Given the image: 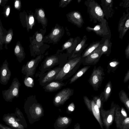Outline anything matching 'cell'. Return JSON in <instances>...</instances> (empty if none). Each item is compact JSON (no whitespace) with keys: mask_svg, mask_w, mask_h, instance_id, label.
I'll return each mask as SVG.
<instances>
[{"mask_svg":"<svg viewBox=\"0 0 129 129\" xmlns=\"http://www.w3.org/2000/svg\"><path fill=\"white\" fill-rule=\"evenodd\" d=\"M24 108L30 124L38 121L44 115V110L42 105L38 102L35 95H32L27 98Z\"/></svg>","mask_w":129,"mask_h":129,"instance_id":"6da1fadb","label":"cell"},{"mask_svg":"<svg viewBox=\"0 0 129 129\" xmlns=\"http://www.w3.org/2000/svg\"><path fill=\"white\" fill-rule=\"evenodd\" d=\"M83 60V58L81 56L68 59L53 80L62 82L64 80L70 78L76 72L82 64Z\"/></svg>","mask_w":129,"mask_h":129,"instance_id":"7a4b0ae2","label":"cell"},{"mask_svg":"<svg viewBox=\"0 0 129 129\" xmlns=\"http://www.w3.org/2000/svg\"><path fill=\"white\" fill-rule=\"evenodd\" d=\"M2 120L8 126L14 129H25L27 127V124L22 113L17 107L14 113L5 114Z\"/></svg>","mask_w":129,"mask_h":129,"instance_id":"3957f363","label":"cell"},{"mask_svg":"<svg viewBox=\"0 0 129 129\" xmlns=\"http://www.w3.org/2000/svg\"><path fill=\"white\" fill-rule=\"evenodd\" d=\"M68 59L67 58L56 56L47 57L39 67L38 72L35 75L36 78H41L45 73L57 65L62 67Z\"/></svg>","mask_w":129,"mask_h":129,"instance_id":"277c9868","label":"cell"},{"mask_svg":"<svg viewBox=\"0 0 129 129\" xmlns=\"http://www.w3.org/2000/svg\"><path fill=\"white\" fill-rule=\"evenodd\" d=\"M84 4L90 20L94 23L101 22L104 20L105 15L100 5L93 0L86 1Z\"/></svg>","mask_w":129,"mask_h":129,"instance_id":"5b68a950","label":"cell"},{"mask_svg":"<svg viewBox=\"0 0 129 129\" xmlns=\"http://www.w3.org/2000/svg\"><path fill=\"white\" fill-rule=\"evenodd\" d=\"M104 75L103 69L101 67L94 66L88 82L95 90H98L101 86Z\"/></svg>","mask_w":129,"mask_h":129,"instance_id":"8992f818","label":"cell"},{"mask_svg":"<svg viewBox=\"0 0 129 129\" xmlns=\"http://www.w3.org/2000/svg\"><path fill=\"white\" fill-rule=\"evenodd\" d=\"M88 31H93L103 38L111 39V34L108 23L104 19L93 27L88 26L86 28Z\"/></svg>","mask_w":129,"mask_h":129,"instance_id":"52a82bcc","label":"cell"},{"mask_svg":"<svg viewBox=\"0 0 129 129\" xmlns=\"http://www.w3.org/2000/svg\"><path fill=\"white\" fill-rule=\"evenodd\" d=\"M43 57V56H40L27 62L22 67V73L26 77L33 78L36 68Z\"/></svg>","mask_w":129,"mask_h":129,"instance_id":"ba28073f","label":"cell"},{"mask_svg":"<svg viewBox=\"0 0 129 129\" xmlns=\"http://www.w3.org/2000/svg\"><path fill=\"white\" fill-rule=\"evenodd\" d=\"M74 94V90L67 88L61 90L55 96L53 100V104L59 107L63 105Z\"/></svg>","mask_w":129,"mask_h":129,"instance_id":"9c48e42d","label":"cell"},{"mask_svg":"<svg viewBox=\"0 0 129 129\" xmlns=\"http://www.w3.org/2000/svg\"><path fill=\"white\" fill-rule=\"evenodd\" d=\"M20 84L17 78L13 79L11 85L7 90L3 91V96L7 101L12 102L15 97L17 98L19 95V90Z\"/></svg>","mask_w":129,"mask_h":129,"instance_id":"30bf717a","label":"cell"},{"mask_svg":"<svg viewBox=\"0 0 129 129\" xmlns=\"http://www.w3.org/2000/svg\"><path fill=\"white\" fill-rule=\"evenodd\" d=\"M62 68L58 66L45 73L38 79L39 84L41 86H44L53 81Z\"/></svg>","mask_w":129,"mask_h":129,"instance_id":"8fae6325","label":"cell"},{"mask_svg":"<svg viewBox=\"0 0 129 129\" xmlns=\"http://www.w3.org/2000/svg\"><path fill=\"white\" fill-rule=\"evenodd\" d=\"M103 42L92 53L83 58L82 63L83 65H94L98 62L102 55L101 54V49Z\"/></svg>","mask_w":129,"mask_h":129,"instance_id":"7c38bea8","label":"cell"},{"mask_svg":"<svg viewBox=\"0 0 129 129\" xmlns=\"http://www.w3.org/2000/svg\"><path fill=\"white\" fill-rule=\"evenodd\" d=\"M129 13L128 11L126 13H124L120 19L118 26L119 37L122 39L129 29Z\"/></svg>","mask_w":129,"mask_h":129,"instance_id":"4fadbf2b","label":"cell"},{"mask_svg":"<svg viewBox=\"0 0 129 129\" xmlns=\"http://www.w3.org/2000/svg\"><path fill=\"white\" fill-rule=\"evenodd\" d=\"M11 72L8 62H4L0 67V83L2 84H7L10 80Z\"/></svg>","mask_w":129,"mask_h":129,"instance_id":"5bb4252c","label":"cell"},{"mask_svg":"<svg viewBox=\"0 0 129 129\" xmlns=\"http://www.w3.org/2000/svg\"><path fill=\"white\" fill-rule=\"evenodd\" d=\"M101 1V5L102 7L103 12L105 16L108 19L113 16L114 13L113 1L112 0H102Z\"/></svg>","mask_w":129,"mask_h":129,"instance_id":"9a60e30c","label":"cell"},{"mask_svg":"<svg viewBox=\"0 0 129 129\" xmlns=\"http://www.w3.org/2000/svg\"><path fill=\"white\" fill-rule=\"evenodd\" d=\"M67 84V83L54 81L43 86V88L46 92H54L61 89L62 87L66 86Z\"/></svg>","mask_w":129,"mask_h":129,"instance_id":"2e32d148","label":"cell"},{"mask_svg":"<svg viewBox=\"0 0 129 129\" xmlns=\"http://www.w3.org/2000/svg\"><path fill=\"white\" fill-rule=\"evenodd\" d=\"M87 40V38L86 36H84L76 47L74 52L71 58L75 57L81 56V53H82L83 51L88 45V44L86 43Z\"/></svg>","mask_w":129,"mask_h":129,"instance_id":"e0dca14e","label":"cell"},{"mask_svg":"<svg viewBox=\"0 0 129 129\" xmlns=\"http://www.w3.org/2000/svg\"><path fill=\"white\" fill-rule=\"evenodd\" d=\"M70 119L67 117L59 116L54 124L55 129H64L70 123Z\"/></svg>","mask_w":129,"mask_h":129,"instance_id":"ac0fdd59","label":"cell"},{"mask_svg":"<svg viewBox=\"0 0 129 129\" xmlns=\"http://www.w3.org/2000/svg\"><path fill=\"white\" fill-rule=\"evenodd\" d=\"M84 99L86 104L87 105H89L91 107L94 116L100 123L101 124V122L100 119L99 109L94 101L93 100H90L87 96H84Z\"/></svg>","mask_w":129,"mask_h":129,"instance_id":"d6986e66","label":"cell"},{"mask_svg":"<svg viewBox=\"0 0 129 129\" xmlns=\"http://www.w3.org/2000/svg\"><path fill=\"white\" fill-rule=\"evenodd\" d=\"M103 41V38L100 41L92 42L82 52L81 57L84 58L89 55L100 45Z\"/></svg>","mask_w":129,"mask_h":129,"instance_id":"ffe728a7","label":"cell"},{"mask_svg":"<svg viewBox=\"0 0 129 129\" xmlns=\"http://www.w3.org/2000/svg\"><path fill=\"white\" fill-rule=\"evenodd\" d=\"M112 44L110 39L103 38V41L101 49L102 55L104 54L107 56H109L111 52Z\"/></svg>","mask_w":129,"mask_h":129,"instance_id":"44dd1931","label":"cell"},{"mask_svg":"<svg viewBox=\"0 0 129 129\" xmlns=\"http://www.w3.org/2000/svg\"><path fill=\"white\" fill-rule=\"evenodd\" d=\"M112 89L111 81H109L107 83L104 91L101 94L100 96L102 100H107L111 94Z\"/></svg>","mask_w":129,"mask_h":129,"instance_id":"7402d4cb","label":"cell"},{"mask_svg":"<svg viewBox=\"0 0 129 129\" xmlns=\"http://www.w3.org/2000/svg\"><path fill=\"white\" fill-rule=\"evenodd\" d=\"M90 67V66L89 65H86L79 70L70 79L69 83L72 84L76 81L82 76L87 71Z\"/></svg>","mask_w":129,"mask_h":129,"instance_id":"603a6c76","label":"cell"},{"mask_svg":"<svg viewBox=\"0 0 129 129\" xmlns=\"http://www.w3.org/2000/svg\"><path fill=\"white\" fill-rule=\"evenodd\" d=\"M119 64V61L116 59H114L109 63L107 67V72L108 73L114 72L118 68Z\"/></svg>","mask_w":129,"mask_h":129,"instance_id":"cb8c5ba5","label":"cell"},{"mask_svg":"<svg viewBox=\"0 0 129 129\" xmlns=\"http://www.w3.org/2000/svg\"><path fill=\"white\" fill-rule=\"evenodd\" d=\"M119 98L127 106L128 109L129 108V99L127 94L124 90H121L119 93Z\"/></svg>","mask_w":129,"mask_h":129,"instance_id":"d4e9b609","label":"cell"},{"mask_svg":"<svg viewBox=\"0 0 129 129\" xmlns=\"http://www.w3.org/2000/svg\"><path fill=\"white\" fill-rule=\"evenodd\" d=\"M24 82L25 85L27 87H33L34 85V79L33 78L30 77H26Z\"/></svg>","mask_w":129,"mask_h":129,"instance_id":"484cf974","label":"cell"},{"mask_svg":"<svg viewBox=\"0 0 129 129\" xmlns=\"http://www.w3.org/2000/svg\"><path fill=\"white\" fill-rule=\"evenodd\" d=\"M95 96L93 98V100L95 102L98 108H100L101 105V98L99 96Z\"/></svg>","mask_w":129,"mask_h":129,"instance_id":"4316f807","label":"cell"},{"mask_svg":"<svg viewBox=\"0 0 129 129\" xmlns=\"http://www.w3.org/2000/svg\"><path fill=\"white\" fill-rule=\"evenodd\" d=\"M75 105L73 103H71L67 107V110L69 111L72 112L74 110Z\"/></svg>","mask_w":129,"mask_h":129,"instance_id":"83f0119b","label":"cell"},{"mask_svg":"<svg viewBox=\"0 0 129 129\" xmlns=\"http://www.w3.org/2000/svg\"><path fill=\"white\" fill-rule=\"evenodd\" d=\"M129 80V70L127 71V72L125 75L124 77L123 82L125 83L127 82Z\"/></svg>","mask_w":129,"mask_h":129,"instance_id":"f1b7e54d","label":"cell"},{"mask_svg":"<svg viewBox=\"0 0 129 129\" xmlns=\"http://www.w3.org/2000/svg\"><path fill=\"white\" fill-rule=\"evenodd\" d=\"M0 129H14L9 126L0 123Z\"/></svg>","mask_w":129,"mask_h":129,"instance_id":"f546056e","label":"cell"},{"mask_svg":"<svg viewBox=\"0 0 129 129\" xmlns=\"http://www.w3.org/2000/svg\"><path fill=\"white\" fill-rule=\"evenodd\" d=\"M36 38L37 41L39 42H40L42 39V36L40 34H37Z\"/></svg>","mask_w":129,"mask_h":129,"instance_id":"4dcf8cb0","label":"cell"},{"mask_svg":"<svg viewBox=\"0 0 129 129\" xmlns=\"http://www.w3.org/2000/svg\"><path fill=\"white\" fill-rule=\"evenodd\" d=\"M125 54L126 57L127 59L129 58V45H128L125 50Z\"/></svg>","mask_w":129,"mask_h":129,"instance_id":"1f68e13d","label":"cell"},{"mask_svg":"<svg viewBox=\"0 0 129 129\" xmlns=\"http://www.w3.org/2000/svg\"><path fill=\"white\" fill-rule=\"evenodd\" d=\"M39 15L42 17H44L45 16L44 12L42 10H40L39 11Z\"/></svg>","mask_w":129,"mask_h":129,"instance_id":"d6a6232c","label":"cell"},{"mask_svg":"<svg viewBox=\"0 0 129 129\" xmlns=\"http://www.w3.org/2000/svg\"><path fill=\"white\" fill-rule=\"evenodd\" d=\"M12 36L11 34H9L7 35L6 37V40L7 41L9 42L11 40Z\"/></svg>","mask_w":129,"mask_h":129,"instance_id":"836d02e7","label":"cell"},{"mask_svg":"<svg viewBox=\"0 0 129 129\" xmlns=\"http://www.w3.org/2000/svg\"><path fill=\"white\" fill-rule=\"evenodd\" d=\"M72 45V43L71 42H67L64 44V47L65 48H67L71 46Z\"/></svg>","mask_w":129,"mask_h":129,"instance_id":"e575fe53","label":"cell"},{"mask_svg":"<svg viewBox=\"0 0 129 129\" xmlns=\"http://www.w3.org/2000/svg\"><path fill=\"white\" fill-rule=\"evenodd\" d=\"M112 120V117L111 115H109L108 117L107 121L108 123H111Z\"/></svg>","mask_w":129,"mask_h":129,"instance_id":"d590c367","label":"cell"},{"mask_svg":"<svg viewBox=\"0 0 129 129\" xmlns=\"http://www.w3.org/2000/svg\"><path fill=\"white\" fill-rule=\"evenodd\" d=\"M59 32V30L58 29H55L53 31V34L54 35L58 34Z\"/></svg>","mask_w":129,"mask_h":129,"instance_id":"8d00e7d4","label":"cell"},{"mask_svg":"<svg viewBox=\"0 0 129 129\" xmlns=\"http://www.w3.org/2000/svg\"><path fill=\"white\" fill-rule=\"evenodd\" d=\"M20 51V49L19 46L17 45L15 49V52L16 54L18 53Z\"/></svg>","mask_w":129,"mask_h":129,"instance_id":"74e56055","label":"cell"},{"mask_svg":"<svg viewBox=\"0 0 129 129\" xmlns=\"http://www.w3.org/2000/svg\"><path fill=\"white\" fill-rule=\"evenodd\" d=\"M34 19L33 17H30L29 20V23L30 24H32L34 22Z\"/></svg>","mask_w":129,"mask_h":129,"instance_id":"f35d334b","label":"cell"},{"mask_svg":"<svg viewBox=\"0 0 129 129\" xmlns=\"http://www.w3.org/2000/svg\"><path fill=\"white\" fill-rule=\"evenodd\" d=\"M121 113L125 117H126L127 116V114L125 112V111L123 109V108H122V110H121Z\"/></svg>","mask_w":129,"mask_h":129,"instance_id":"ab89813d","label":"cell"},{"mask_svg":"<svg viewBox=\"0 0 129 129\" xmlns=\"http://www.w3.org/2000/svg\"><path fill=\"white\" fill-rule=\"evenodd\" d=\"M19 2L18 1H16L15 3V7L17 8L19 6Z\"/></svg>","mask_w":129,"mask_h":129,"instance_id":"60d3db41","label":"cell"},{"mask_svg":"<svg viewBox=\"0 0 129 129\" xmlns=\"http://www.w3.org/2000/svg\"><path fill=\"white\" fill-rule=\"evenodd\" d=\"M124 122L128 124L129 123V118L128 117L125 119L124 120Z\"/></svg>","mask_w":129,"mask_h":129,"instance_id":"b9f144b4","label":"cell"},{"mask_svg":"<svg viewBox=\"0 0 129 129\" xmlns=\"http://www.w3.org/2000/svg\"><path fill=\"white\" fill-rule=\"evenodd\" d=\"M10 11V9L9 8H8L6 10V14L7 15H9Z\"/></svg>","mask_w":129,"mask_h":129,"instance_id":"7bdbcfd3","label":"cell"},{"mask_svg":"<svg viewBox=\"0 0 129 129\" xmlns=\"http://www.w3.org/2000/svg\"><path fill=\"white\" fill-rule=\"evenodd\" d=\"M0 2H1V1L0 0Z\"/></svg>","mask_w":129,"mask_h":129,"instance_id":"ee69618b","label":"cell"}]
</instances>
